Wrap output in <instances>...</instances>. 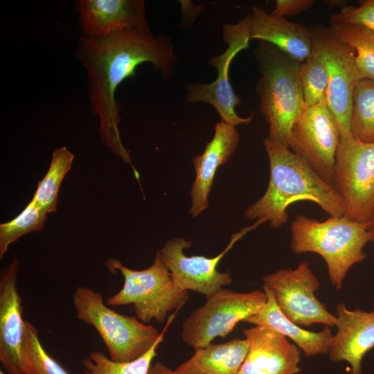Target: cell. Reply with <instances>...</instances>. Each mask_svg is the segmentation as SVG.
Instances as JSON below:
<instances>
[{"mask_svg": "<svg viewBox=\"0 0 374 374\" xmlns=\"http://www.w3.org/2000/svg\"><path fill=\"white\" fill-rule=\"evenodd\" d=\"M76 52L87 71L88 95L91 111L100 119L102 141L132 166L130 152L121 139V107L115 93L123 81L136 75V67L144 62L151 63L165 78H171L177 61L172 42L163 35L124 30L99 39L82 36Z\"/></svg>", "mask_w": 374, "mask_h": 374, "instance_id": "cell-1", "label": "cell"}, {"mask_svg": "<svg viewBox=\"0 0 374 374\" xmlns=\"http://www.w3.org/2000/svg\"><path fill=\"white\" fill-rule=\"evenodd\" d=\"M263 144L269 163V184L264 195L244 211L247 218L278 229L288 220L289 206L301 200L317 204L330 216H344L346 206L335 186L319 177L303 157L268 138Z\"/></svg>", "mask_w": 374, "mask_h": 374, "instance_id": "cell-2", "label": "cell"}, {"mask_svg": "<svg viewBox=\"0 0 374 374\" xmlns=\"http://www.w3.org/2000/svg\"><path fill=\"white\" fill-rule=\"evenodd\" d=\"M368 227L369 222H355L345 216L319 221L299 215L290 225V247L295 254L321 256L330 283L338 291L350 267L366 258L363 249L374 238V231Z\"/></svg>", "mask_w": 374, "mask_h": 374, "instance_id": "cell-3", "label": "cell"}, {"mask_svg": "<svg viewBox=\"0 0 374 374\" xmlns=\"http://www.w3.org/2000/svg\"><path fill=\"white\" fill-rule=\"evenodd\" d=\"M261 76L256 91L269 125L268 139L290 149L292 128L304 112L299 62L260 42L256 51Z\"/></svg>", "mask_w": 374, "mask_h": 374, "instance_id": "cell-4", "label": "cell"}, {"mask_svg": "<svg viewBox=\"0 0 374 374\" xmlns=\"http://www.w3.org/2000/svg\"><path fill=\"white\" fill-rule=\"evenodd\" d=\"M72 300L78 319L96 329L109 358L115 362H131L145 354L165 333L174 317L172 314L164 330L159 332L136 317L124 315L108 308L102 294L89 287H78Z\"/></svg>", "mask_w": 374, "mask_h": 374, "instance_id": "cell-5", "label": "cell"}, {"mask_svg": "<svg viewBox=\"0 0 374 374\" xmlns=\"http://www.w3.org/2000/svg\"><path fill=\"white\" fill-rule=\"evenodd\" d=\"M105 265L112 272L119 271L124 278L121 290L107 298L106 304L133 305L136 317L144 323L164 322L170 312L179 310L188 301V292L175 285L159 251L152 264L143 270L130 269L114 258Z\"/></svg>", "mask_w": 374, "mask_h": 374, "instance_id": "cell-6", "label": "cell"}, {"mask_svg": "<svg viewBox=\"0 0 374 374\" xmlns=\"http://www.w3.org/2000/svg\"><path fill=\"white\" fill-rule=\"evenodd\" d=\"M266 301L264 291L238 292L222 289L206 297L204 305L185 319L181 338L195 349L204 348L216 337H226L238 323L257 313Z\"/></svg>", "mask_w": 374, "mask_h": 374, "instance_id": "cell-7", "label": "cell"}, {"mask_svg": "<svg viewBox=\"0 0 374 374\" xmlns=\"http://www.w3.org/2000/svg\"><path fill=\"white\" fill-rule=\"evenodd\" d=\"M334 185L346 206L344 216L368 222L374 213V143L352 135L340 138Z\"/></svg>", "mask_w": 374, "mask_h": 374, "instance_id": "cell-8", "label": "cell"}, {"mask_svg": "<svg viewBox=\"0 0 374 374\" xmlns=\"http://www.w3.org/2000/svg\"><path fill=\"white\" fill-rule=\"evenodd\" d=\"M251 15H247L237 24H226L222 27V37L227 44L220 55L211 57L208 64L217 71V77L208 84L195 83L186 85L188 103H205L213 106L221 117V121L236 126L249 123L253 115L242 118L238 115L235 108L240 105L230 83L229 69L235 56L249 46V27Z\"/></svg>", "mask_w": 374, "mask_h": 374, "instance_id": "cell-9", "label": "cell"}, {"mask_svg": "<svg viewBox=\"0 0 374 374\" xmlns=\"http://www.w3.org/2000/svg\"><path fill=\"white\" fill-rule=\"evenodd\" d=\"M263 285L270 288L284 316L299 326L321 323L335 327L337 317L328 311L315 296L320 283L310 263L299 262L297 267L279 269L263 277Z\"/></svg>", "mask_w": 374, "mask_h": 374, "instance_id": "cell-10", "label": "cell"}, {"mask_svg": "<svg viewBox=\"0 0 374 374\" xmlns=\"http://www.w3.org/2000/svg\"><path fill=\"white\" fill-rule=\"evenodd\" d=\"M340 138L338 123L326 101L305 109L292 128L290 148L324 181L335 186Z\"/></svg>", "mask_w": 374, "mask_h": 374, "instance_id": "cell-11", "label": "cell"}, {"mask_svg": "<svg viewBox=\"0 0 374 374\" xmlns=\"http://www.w3.org/2000/svg\"><path fill=\"white\" fill-rule=\"evenodd\" d=\"M313 48L326 66L328 85L327 104L338 123L341 138L349 136L353 95L359 80L355 62V52L348 45L338 41L330 30L312 31Z\"/></svg>", "mask_w": 374, "mask_h": 374, "instance_id": "cell-12", "label": "cell"}, {"mask_svg": "<svg viewBox=\"0 0 374 374\" xmlns=\"http://www.w3.org/2000/svg\"><path fill=\"white\" fill-rule=\"evenodd\" d=\"M247 228L232 235L226 248L217 256L208 258L204 256H186L184 251L193 243L182 238L168 240L159 250L175 285L186 291H194L208 297L229 285L233 278L229 272H220L217 266L234 244L249 229Z\"/></svg>", "mask_w": 374, "mask_h": 374, "instance_id": "cell-13", "label": "cell"}, {"mask_svg": "<svg viewBox=\"0 0 374 374\" xmlns=\"http://www.w3.org/2000/svg\"><path fill=\"white\" fill-rule=\"evenodd\" d=\"M75 8L84 37L99 39L124 30L152 35L143 0H79Z\"/></svg>", "mask_w": 374, "mask_h": 374, "instance_id": "cell-14", "label": "cell"}, {"mask_svg": "<svg viewBox=\"0 0 374 374\" xmlns=\"http://www.w3.org/2000/svg\"><path fill=\"white\" fill-rule=\"evenodd\" d=\"M249 344L238 374H297L301 351L279 332L255 326L242 330Z\"/></svg>", "mask_w": 374, "mask_h": 374, "instance_id": "cell-15", "label": "cell"}, {"mask_svg": "<svg viewBox=\"0 0 374 374\" xmlns=\"http://www.w3.org/2000/svg\"><path fill=\"white\" fill-rule=\"evenodd\" d=\"M19 266L15 256L0 274V362L8 374H23L21 348L25 321L17 287Z\"/></svg>", "mask_w": 374, "mask_h": 374, "instance_id": "cell-16", "label": "cell"}, {"mask_svg": "<svg viewBox=\"0 0 374 374\" xmlns=\"http://www.w3.org/2000/svg\"><path fill=\"white\" fill-rule=\"evenodd\" d=\"M239 138L235 126L221 121L215 124L213 136L204 152L192 159L195 178L190 191L188 212L193 217H197L209 206L208 197L216 172L233 155Z\"/></svg>", "mask_w": 374, "mask_h": 374, "instance_id": "cell-17", "label": "cell"}, {"mask_svg": "<svg viewBox=\"0 0 374 374\" xmlns=\"http://www.w3.org/2000/svg\"><path fill=\"white\" fill-rule=\"evenodd\" d=\"M337 309V332L333 335L329 357L332 362L345 361L350 366V374H362V360L374 347V311L350 310L344 303Z\"/></svg>", "mask_w": 374, "mask_h": 374, "instance_id": "cell-18", "label": "cell"}, {"mask_svg": "<svg viewBox=\"0 0 374 374\" xmlns=\"http://www.w3.org/2000/svg\"><path fill=\"white\" fill-rule=\"evenodd\" d=\"M249 37L273 45L299 62L305 61L313 50L312 31L305 26L268 13L261 7L252 8Z\"/></svg>", "mask_w": 374, "mask_h": 374, "instance_id": "cell-19", "label": "cell"}, {"mask_svg": "<svg viewBox=\"0 0 374 374\" xmlns=\"http://www.w3.org/2000/svg\"><path fill=\"white\" fill-rule=\"evenodd\" d=\"M263 291L267 295L266 303L257 313L247 318L245 322L271 328L291 339L307 357L328 353L333 336L330 327L326 326L319 332L303 329L280 312L270 288L263 285Z\"/></svg>", "mask_w": 374, "mask_h": 374, "instance_id": "cell-20", "label": "cell"}, {"mask_svg": "<svg viewBox=\"0 0 374 374\" xmlns=\"http://www.w3.org/2000/svg\"><path fill=\"white\" fill-rule=\"evenodd\" d=\"M249 349L247 339L235 338L222 344H210L195 349L180 364L177 374H238Z\"/></svg>", "mask_w": 374, "mask_h": 374, "instance_id": "cell-21", "label": "cell"}, {"mask_svg": "<svg viewBox=\"0 0 374 374\" xmlns=\"http://www.w3.org/2000/svg\"><path fill=\"white\" fill-rule=\"evenodd\" d=\"M330 25L332 35L354 49L360 78L374 80V31L333 20Z\"/></svg>", "mask_w": 374, "mask_h": 374, "instance_id": "cell-22", "label": "cell"}, {"mask_svg": "<svg viewBox=\"0 0 374 374\" xmlns=\"http://www.w3.org/2000/svg\"><path fill=\"white\" fill-rule=\"evenodd\" d=\"M73 159L74 155L65 146L56 148L47 172L37 184L32 200L47 214L57 209L60 187Z\"/></svg>", "mask_w": 374, "mask_h": 374, "instance_id": "cell-23", "label": "cell"}, {"mask_svg": "<svg viewBox=\"0 0 374 374\" xmlns=\"http://www.w3.org/2000/svg\"><path fill=\"white\" fill-rule=\"evenodd\" d=\"M350 130L355 139L374 143V80L361 79L355 87Z\"/></svg>", "mask_w": 374, "mask_h": 374, "instance_id": "cell-24", "label": "cell"}, {"mask_svg": "<svg viewBox=\"0 0 374 374\" xmlns=\"http://www.w3.org/2000/svg\"><path fill=\"white\" fill-rule=\"evenodd\" d=\"M21 369L23 374H69L45 351L37 328L27 321H24Z\"/></svg>", "mask_w": 374, "mask_h": 374, "instance_id": "cell-25", "label": "cell"}, {"mask_svg": "<svg viewBox=\"0 0 374 374\" xmlns=\"http://www.w3.org/2000/svg\"><path fill=\"white\" fill-rule=\"evenodd\" d=\"M164 334L143 355L131 362H115L100 351H92L82 361L84 374H148Z\"/></svg>", "mask_w": 374, "mask_h": 374, "instance_id": "cell-26", "label": "cell"}, {"mask_svg": "<svg viewBox=\"0 0 374 374\" xmlns=\"http://www.w3.org/2000/svg\"><path fill=\"white\" fill-rule=\"evenodd\" d=\"M299 73L305 109L326 102L328 73L321 55L315 48H313L310 55L300 63Z\"/></svg>", "mask_w": 374, "mask_h": 374, "instance_id": "cell-27", "label": "cell"}, {"mask_svg": "<svg viewBox=\"0 0 374 374\" xmlns=\"http://www.w3.org/2000/svg\"><path fill=\"white\" fill-rule=\"evenodd\" d=\"M47 213L32 199L26 208L14 219L0 224V258L9 246L23 235L43 229Z\"/></svg>", "mask_w": 374, "mask_h": 374, "instance_id": "cell-28", "label": "cell"}, {"mask_svg": "<svg viewBox=\"0 0 374 374\" xmlns=\"http://www.w3.org/2000/svg\"><path fill=\"white\" fill-rule=\"evenodd\" d=\"M330 20L374 31V0L361 1L358 7H344L339 12L331 15Z\"/></svg>", "mask_w": 374, "mask_h": 374, "instance_id": "cell-29", "label": "cell"}, {"mask_svg": "<svg viewBox=\"0 0 374 374\" xmlns=\"http://www.w3.org/2000/svg\"><path fill=\"white\" fill-rule=\"evenodd\" d=\"M313 0H277L272 15L286 17L298 15L313 6Z\"/></svg>", "mask_w": 374, "mask_h": 374, "instance_id": "cell-30", "label": "cell"}, {"mask_svg": "<svg viewBox=\"0 0 374 374\" xmlns=\"http://www.w3.org/2000/svg\"><path fill=\"white\" fill-rule=\"evenodd\" d=\"M148 374H177L161 362H156L151 366Z\"/></svg>", "mask_w": 374, "mask_h": 374, "instance_id": "cell-31", "label": "cell"}, {"mask_svg": "<svg viewBox=\"0 0 374 374\" xmlns=\"http://www.w3.org/2000/svg\"><path fill=\"white\" fill-rule=\"evenodd\" d=\"M369 230L374 231V213L369 221Z\"/></svg>", "mask_w": 374, "mask_h": 374, "instance_id": "cell-32", "label": "cell"}, {"mask_svg": "<svg viewBox=\"0 0 374 374\" xmlns=\"http://www.w3.org/2000/svg\"><path fill=\"white\" fill-rule=\"evenodd\" d=\"M0 374H6V373L4 372H3L2 371H1Z\"/></svg>", "mask_w": 374, "mask_h": 374, "instance_id": "cell-33", "label": "cell"}, {"mask_svg": "<svg viewBox=\"0 0 374 374\" xmlns=\"http://www.w3.org/2000/svg\"><path fill=\"white\" fill-rule=\"evenodd\" d=\"M372 242H373L374 243V238H373V241H372Z\"/></svg>", "mask_w": 374, "mask_h": 374, "instance_id": "cell-34", "label": "cell"}]
</instances>
